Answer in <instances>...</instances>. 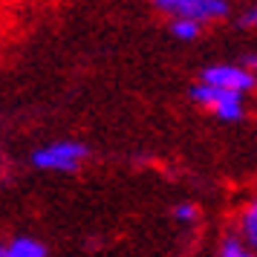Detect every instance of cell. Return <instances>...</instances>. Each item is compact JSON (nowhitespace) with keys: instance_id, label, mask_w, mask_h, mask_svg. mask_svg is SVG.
Segmentation results:
<instances>
[{"instance_id":"obj_8","label":"cell","mask_w":257,"mask_h":257,"mask_svg":"<svg viewBox=\"0 0 257 257\" xmlns=\"http://www.w3.org/2000/svg\"><path fill=\"white\" fill-rule=\"evenodd\" d=\"M220 257H257V251H251L243 240L237 237H225L220 245Z\"/></svg>"},{"instance_id":"obj_3","label":"cell","mask_w":257,"mask_h":257,"mask_svg":"<svg viewBox=\"0 0 257 257\" xmlns=\"http://www.w3.org/2000/svg\"><path fill=\"white\" fill-rule=\"evenodd\" d=\"M156 12L174 18H188L197 24H211L228 15V3L225 0H153Z\"/></svg>"},{"instance_id":"obj_1","label":"cell","mask_w":257,"mask_h":257,"mask_svg":"<svg viewBox=\"0 0 257 257\" xmlns=\"http://www.w3.org/2000/svg\"><path fill=\"white\" fill-rule=\"evenodd\" d=\"M90 159V148L75 139L47 142L29 153V165L41 174H75Z\"/></svg>"},{"instance_id":"obj_11","label":"cell","mask_w":257,"mask_h":257,"mask_svg":"<svg viewBox=\"0 0 257 257\" xmlns=\"http://www.w3.org/2000/svg\"><path fill=\"white\" fill-rule=\"evenodd\" d=\"M248 72H254L257 75V52H251V55H245V64H243Z\"/></svg>"},{"instance_id":"obj_4","label":"cell","mask_w":257,"mask_h":257,"mask_svg":"<svg viewBox=\"0 0 257 257\" xmlns=\"http://www.w3.org/2000/svg\"><path fill=\"white\" fill-rule=\"evenodd\" d=\"M199 81L243 95L257 87V75L248 72L245 67H237V64H211V67H205V70L199 72Z\"/></svg>"},{"instance_id":"obj_6","label":"cell","mask_w":257,"mask_h":257,"mask_svg":"<svg viewBox=\"0 0 257 257\" xmlns=\"http://www.w3.org/2000/svg\"><path fill=\"white\" fill-rule=\"evenodd\" d=\"M240 234H243V243L257 251V197L248 199V205L240 214Z\"/></svg>"},{"instance_id":"obj_2","label":"cell","mask_w":257,"mask_h":257,"mask_svg":"<svg viewBox=\"0 0 257 257\" xmlns=\"http://www.w3.org/2000/svg\"><path fill=\"white\" fill-rule=\"evenodd\" d=\"M191 101L199 107L211 110L220 121H240L245 116L243 107V95L231 93V90H220V87H211V84H194L191 87Z\"/></svg>"},{"instance_id":"obj_10","label":"cell","mask_w":257,"mask_h":257,"mask_svg":"<svg viewBox=\"0 0 257 257\" xmlns=\"http://www.w3.org/2000/svg\"><path fill=\"white\" fill-rule=\"evenodd\" d=\"M237 24L243 26V29H257V6L245 9V12L240 15V21H237Z\"/></svg>"},{"instance_id":"obj_5","label":"cell","mask_w":257,"mask_h":257,"mask_svg":"<svg viewBox=\"0 0 257 257\" xmlns=\"http://www.w3.org/2000/svg\"><path fill=\"white\" fill-rule=\"evenodd\" d=\"M0 257H49V248L32 234H15L0 240Z\"/></svg>"},{"instance_id":"obj_9","label":"cell","mask_w":257,"mask_h":257,"mask_svg":"<svg viewBox=\"0 0 257 257\" xmlns=\"http://www.w3.org/2000/svg\"><path fill=\"white\" fill-rule=\"evenodd\" d=\"M174 220L194 222L197 220V205H194V202H179V205H174Z\"/></svg>"},{"instance_id":"obj_7","label":"cell","mask_w":257,"mask_h":257,"mask_svg":"<svg viewBox=\"0 0 257 257\" xmlns=\"http://www.w3.org/2000/svg\"><path fill=\"white\" fill-rule=\"evenodd\" d=\"M168 32L176 38V41H197L202 35V24L197 21H188V18H174L168 24Z\"/></svg>"}]
</instances>
